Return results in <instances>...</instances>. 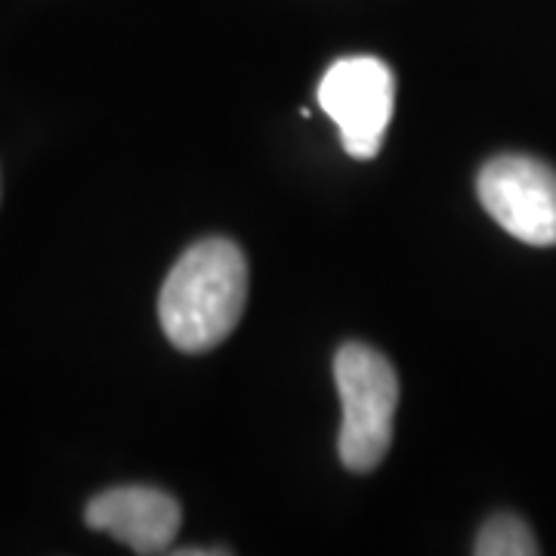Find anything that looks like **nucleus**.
Wrapping results in <instances>:
<instances>
[{
  "label": "nucleus",
  "instance_id": "20e7f679",
  "mask_svg": "<svg viewBox=\"0 0 556 556\" xmlns=\"http://www.w3.org/2000/svg\"><path fill=\"white\" fill-rule=\"evenodd\" d=\"M485 214L532 248L556 244V170L529 155H497L477 177Z\"/></svg>",
  "mask_w": 556,
  "mask_h": 556
},
{
  "label": "nucleus",
  "instance_id": "f03ea898",
  "mask_svg": "<svg viewBox=\"0 0 556 556\" xmlns=\"http://www.w3.org/2000/svg\"><path fill=\"white\" fill-rule=\"evenodd\" d=\"M343 424L338 452L346 470L371 473L393 442L399 378L393 362L365 343H343L334 356Z\"/></svg>",
  "mask_w": 556,
  "mask_h": 556
},
{
  "label": "nucleus",
  "instance_id": "423d86ee",
  "mask_svg": "<svg viewBox=\"0 0 556 556\" xmlns=\"http://www.w3.org/2000/svg\"><path fill=\"white\" fill-rule=\"evenodd\" d=\"M477 556H535L538 541L532 529L519 517H492L482 529H479L477 544H473Z\"/></svg>",
  "mask_w": 556,
  "mask_h": 556
},
{
  "label": "nucleus",
  "instance_id": "f257e3e1",
  "mask_svg": "<svg viewBox=\"0 0 556 556\" xmlns=\"http://www.w3.org/2000/svg\"><path fill=\"white\" fill-rule=\"evenodd\" d=\"M248 303V260L229 239L192 244L164 278L159 318L182 353H207L229 338Z\"/></svg>",
  "mask_w": 556,
  "mask_h": 556
},
{
  "label": "nucleus",
  "instance_id": "39448f33",
  "mask_svg": "<svg viewBox=\"0 0 556 556\" xmlns=\"http://www.w3.org/2000/svg\"><path fill=\"white\" fill-rule=\"evenodd\" d=\"M177 497L152 485H118L87 504V526L124 541L134 554H167L177 541Z\"/></svg>",
  "mask_w": 556,
  "mask_h": 556
},
{
  "label": "nucleus",
  "instance_id": "7ed1b4c3",
  "mask_svg": "<svg viewBox=\"0 0 556 556\" xmlns=\"http://www.w3.org/2000/svg\"><path fill=\"white\" fill-rule=\"evenodd\" d=\"M316 97L321 112L338 124L346 155L375 159L396 105L393 68L378 56H346L325 72Z\"/></svg>",
  "mask_w": 556,
  "mask_h": 556
}]
</instances>
